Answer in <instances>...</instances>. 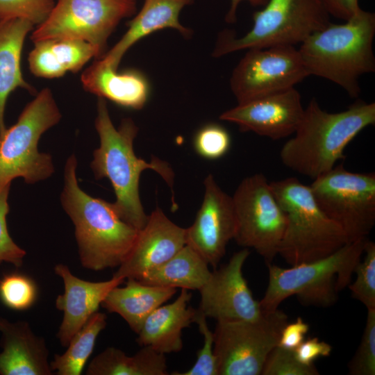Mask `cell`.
<instances>
[{"label":"cell","mask_w":375,"mask_h":375,"mask_svg":"<svg viewBox=\"0 0 375 375\" xmlns=\"http://www.w3.org/2000/svg\"><path fill=\"white\" fill-rule=\"evenodd\" d=\"M95 128L100 146L93 152L91 168L97 179L107 178L114 189L115 210L122 220L137 230L146 224L144 212L139 194L141 173L147 169L156 172L172 188L174 172L169 165L156 157L147 162L136 156L133 141L138 128L131 118L123 119L116 128L109 115L105 99L99 97Z\"/></svg>","instance_id":"1"},{"label":"cell","mask_w":375,"mask_h":375,"mask_svg":"<svg viewBox=\"0 0 375 375\" xmlns=\"http://www.w3.org/2000/svg\"><path fill=\"white\" fill-rule=\"evenodd\" d=\"M76 167V158L72 155L65 165L60 201L74 225L81 263L93 271L119 267L139 231L121 219L113 203L91 197L79 187Z\"/></svg>","instance_id":"2"},{"label":"cell","mask_w":375,"mask_h":375,"mask_svg":"<svg viewBox=\"0 0 375 375\" xmlns=\"http://www.w3.org/2000/svg\"><path fill=\"white\" fill-rule=\"evenodd\" d=\"M375 124V103L358 101L347 110L328 112L315 99L304 109L303 118L281 148L283 164L294 172L315 179L345 158L344 151L364 128Z\"/></svg>","instance_id":"3"},{"label":"cell","mask_w":375,"mask_h":375,"mask_svg":"<svg viewBox=\"0 0 375 375\" xmlns=\"http://www.w3.org/2000/svg\"><path fill=\"white\" fill-rule=\"evenodd\" d=\"M375 14L360 9L345 23H330L298 49L308 75L327 79L349 97L360 93V77L375 71Z\"/></svg>","instance_id":"4"},{"label":"cell","mask_w":375,"mask_h":375,"mask_svg":"<svg viewBox=\"0 0 375 375\" xmlns=\"http://www.w3.org/2000/svg\"><path fill=\"white\" fill-rule=\"evenodd\" d=\"M367 238L346 243L322 258L283 268L267 263L269 283L259 304L262 312L278 308L285 299L296 295L306 305L328 307L337 294L351 283Z\"/></svg>","instance_id":"5"},{"label":"cell","mask_w":375,"mask_h":375,"mask_svg":"<svg viewBox=\"0 0 375 375\" xmlns=\"http://www.w3.org/2000/svg\"><path fill=\"white\" fill-rule=\"evenodd\" d=\"M269 184L285 216L278 254L288 264L322 258L349 242L343 230L320 208L310 186L294 177Z\"/></svg>","instance_id":"6"},{"label":"cell","mask_w":375,"mask_h":375,"mask_svg":"<svg viewBox=\"0 0 375 375\" xmlns=\"http://www.w3.org/2000/svg\"><path fill=\"white\" fill-rule=\"evenodd\" d=\"M321 0H268L253 15V26L242 37L228 30L218 36L212 55L219 57L243 49L301 44L330 23Z\"/></svg>","instance_id":"7"},{"label":"cell","mask_w":375,"mask_h":375,"mask_svg":"<svg viewBox=\"0 0 375 375\" xmlns=\"http://www.w3.org/2000/svg\"><path fill=\"white\" fill-rule=\"evenodd\" d=\"M61 113L49 88L37 94L17 122L0 135V189L19 177L33 184L54 172L51 155L38 149L42 135L56 125Z\"/></svg>","instance_id":"8"},{"label":"cell","mask_w":375,"mask_h":375,"mask_svg":"<svg viewBox=\"0 0 375 375\" xmlns=\"http://www.w3.org/2000/svg\"><path fill=\"white\" fill-rule=\"evenodd\" d=\"M288 322L277 308L252 321L217 322L213 351L217 375H260Z\"/></svg>","instance_id":"9"},{"label":"cell","mask_w":375,"mask_h":375,"mask_svg":"<svg viewBox=\"0 0 375 375\" xmlns=\"http://www.w3.org/2000/svg\"><path fill=\"white\" fill-rule=\"evenodd\" d=\"M323 212L344 232L349 242L367 238L375 224V174L354 173L343 165L310 185Z\"/></svg>","instance_id":"10"},{"label":"cell","mask_w":375,"mask_h":375,"mask_svg":"<svg viewBox=\"0 0 375 375\" xmlns=\"http://www.w3.org/2000/svg\"><path fill=\"white\" fill-rule=\"evenodd\" d=\"M135 10V0H58L31 39L33 42L52 38L82 40L95 47L101 58L119 22Z\"/></svg>","instance_id":"11"},{"label":"cell","mask_w":375,"mask_h":375,"mask_svg":"<svg viewBox=\"0 0 375 375\" xmlns=\"http://www.w3.org/2000/svg\"><path fill=\"white\" fill-rule=\"evenodd\" d=\"M235 215L234 240L252 248L266 263L278 253L285 228V216L262 174L244 178L232 197Z\"/></svg>","instance_id":"12"},{"label":"cell","mask_w":375,"mask_h":375,"mask_svg":"<svg viewBox=\"0 0 375 375\" xmlns=\"http://www.w3.org/2000/svg\"><path fill=\"white\" fill-rule=\"evenodd\" d=\"M233 69L230 85L238 103L294 88L308 76L294 46L251 49Z\"/></svg>","instance_id":"13"},{"label":"cell","mask_w":375,"mask_h":375,"mask_svg":"<svg viewBox=\"0 0 375 375\" xmlns=\"http://www.w3.org/2000/svg\"><path fill=\"white\" fill-rule=\"evenodd\" d=\"M248 249L235 253L222 267L211 272L199 290L201 301L197 308L206 318L221 321H252L262 314L259 301L253 297L242 274L249 256Z\"/></svg>","instance_id":"14"},{"label":"cell","mask_w":375,"mask_h":375,"mask_svg":"<svg viewBox=\"0 0 375 375\" xmlns=\"http://www.w3.org/2000/svg\"><path fill=\"white\" fill-rule=\"evenodd\" d=\"M204 187L201 208L186 228V244L215 268L234 238L235 215L232 197L220 188L212 174L205 178Z\"/></svg>","instance_id":"15"},{"label":"cell","mask_w":375,"mask_h":375,"mask_svg":"<svg viewBox=\"0 0 375 375\" xmlns=\"http://www.w3.org/2000/svg\"><path fill=\"white\" fill-rule=\"evenodd\" d=\"M304 109L299 92L292 88L238 103L222 113L219 118L236 124L242 131L280 140L294 133Z\"/></svg>","instance_id":"16"},{"label":"cell","mask_w":375,"mask_h":375,"mask_svg":"<svg viewBox=\"0 0 375 375\" xmlns=\"http://www.w3.org/2000/svg\"><path fill=\"white\" fill-rule=\"evenodd\" d=\"M186 244V228L172 222L157 208L138 231L129 253L112 276L136 280L162 264Z\"/></svg>","instance_id":"17"},{"label":"cell","mask_w":375,"mask_h":375,"mask_svg":"<svg viewBox=\"0 0 375 375\" xmlns=\"http://www.w3.org/2000/svg\"><path fill=\"white\" fill-rule=\"evenodd\" d=\"M54 272L64 285L63 293L56 299V307L63 313L57 338L66 347L72 338L98 311L108 293L124 279L112 276L110 280L99 282L83 280L74 276L64 264L56 265Z\"/></svg>","instance_id":"18"},{"label":"cell","mask_w":375,"mask_h":375,"mask_svg":"<svg viewBox=\"0 0 375 375\" xmlns=\"http://www.w3.org/2000/svg\"><path fill=\"white\" fill-rule=\"evenodd\" d=\"M0 375H51L45 340L26 321L0 317Z\"/></svg>","instance_id":"19"},{"label":"cell","mask_w":375,"mask_h":375,"mask_svg":"<svg viewBox=\"0 0 375 375\" xmlns=\"http://www.w3.org/2000/svg\"><path fill=\"white\" fill-rule=\"evenodd\" d=\"M192 294L181 289L172 303L162 305L144 320L138 333L139 345L148 346L162 354L183 349V330L194 323L196 309L188 306Z\"/></svg>","instance_id":"20"},{"label":"cell","mask_w":375,"mask_h":375,"mask_svg":"<svg viewBox=\"0 0 375 375\" xmlns=\"http://www.w3.org/2000/svg\"><path fill=\"white\" fill-rule=\"evenodd\" d=\"M81 80L86 91L135 110L144 107L149 94V84L143 73L136 69L118 73L101 58L83 72Z\"/></svg>","instance_id":"21"},{"label":"cell","mask_w":375,"mask_h":375,"mask_svg":"<svg viewBox=\"0 0 375 375\" xmlns=\"http://www.w3.org/2000/svg\"><path fill=\"white\" fill-rule=\"evenodd\" d=\"M194 0H145L138 14L128 22V29L120 40L102 57L99 58L111 68L117 70L128 49L141 38L165 28L176 29L184 37L192 31L179 22V14Z\"/></svg>","instance_id":"22"},{"label":"cell","mask_w":375,"mask_h":375,"mask_svg":"<svg viewBox=\"0 0 375 375\" xmlns=\"http://www.w3.org/2000/svg\"><path fill=\"white\" fill-rule=\"evenodd\" d=\"M33 43L28 60L30 71L38 77L53 78L77 72L92 58H99L97 48L82 40L52 38Z\"/></svg>","instance_id":"23"},{"label":"cell","mask_w":375,"mask_h":375,"mask_svg":"<svg viewBox=\"0 0 375 375\" xmlns=\"http://www.w3.org/2000/svg\"><path fill=\"white\" fill-rule=\"evenodd\" d=\"M124 287L113 288L101 303L110 312L120 315L138 333L146 318L176 292V288L151 285L126 278Z\"/></svg>","instance_id":"24"},{"label":"cell","mask_w":375,"mask_h":375,"mask_svg":"<svg viewBox=\"0 0 375 375\" xmlns=\"http://www.w3.org/2000/svg\"><path fill=\"white\" fill-rule=\"evenodd\" d=\"M33 26L24 19L0 21V135L6 130L4 110L9 94L18 88L34 92L23 78L20 62L24 40Z\"/></svg>","instance_id":"25"},{"label":"cell","mask_w":375,"mask_h":375,"mask_svg":"<svg viewBox=\"0 0 375 375\" xmlns=\"http://www.w3.org/2000/svg\"><path fill=\"white\" fill-rule=\"evenodd\" d=\"M208 265L195 250L185 244L169 260L137 281L151 285L199 290L211 274Z\"/></svg>","instance_id":"26"},{"label":"cell","mask_w":375,"mask_h":375,"mask_svg":"<svg viewBox=\"0 0 375 375\" xmlns=\"http://www.w3.org/2000/svg\"><path fill=\"white\" fill-rule=\"evenodd\" d=\"M88 375H167L165 354L143 346L133 356L115 347H108L88 366Z\"/></svg>","instance_id":"27"},{"label":"cell","mask_w":375,"mask_h":375,"mask_svg":"<svg viewBox=\"0 0 375 375\" xmlns=\"http://www.w3.org/2000/svg\"><path fill=\"white\" fill-rule=\"evenodd\" d=\"M105 313L96 312L72 338L67 350L56 354L50 362L53 372L58 375H80L92 354L99 333L106 326Z\"/></svg>","instance_id":"28"},{"label":"cell","mask_w":375,"mask_h":375,"mask_svg":"<svg viewBox=\"0 0 375 375\" xmlns=\"http://www.w3.org/2000/svg\"><path fill=\"white\" fill-rule=\"evenodd\" d=\"M38 289L35 281L21 272H11L0 278V301L7 308L23 311L35 303Z\"/></svg>","instance_id":"29"},{"label":"cell","mask_w":375,"mask_h":375,"mask_svg":"<svg viewBox=\"0 0 375 375\" xmlns=\"http://www.w3.org/2000/svg\"><path fill=\"white\" fill-rule=\"evenodd\" d=\"M362 261L356 266V280L348 287L353 298L360 301L367 310L375 309V244L367 240Z\"/></svg>","instance_id":"30"},{"label":"cell","mask_w":375,"mask_h":375,"mask_svg":"<svg viewBox=\"0 0 375 375\" xmlns=\"http://www.w3.org/2000/svg\"><path fill=\"white\" fill-rule=\"evenodd\" d=\"M54 0H0V21L24 19L40 25L48 17Z\"/></svg>","instance_id":"31"},{"label":"cell","mask_w":375,"mask_h":375,"mask_svg":"<svg viewBox=\"0 0 375 375\" xmlns=\"http://www.w3.org/2000/svg\"><path fill=\"white\" fill-rule=\"evenodd\" d=\"M348 368L351 375L375 374V309L367 310L360 343Z\"/></svg>","instance_id":"32"},{"label":"cell","mask_w":375,"mask_h":375,"mask_svg":"<svg viewBox=\"0 0 375 375\" xmlns=\"http://www.w3.org/2000/svg\"><path fill=\"white\" fill-rule=\"evenodd\" d=\"M206 317L196 309L194 323L203 338L202 347L197 352L194 364L183 372H174L172 375H217L216 358L214 354V335L209 328Z\"/></svg>","instance_id":"33"},{"label":"cell","mask_w":375,"mask_h":375,"mask_svg":"<svg viewBox=\"0 0 375 375\" xmlns=\"http://www.w3.org/2000/svg\"><path fill=\"white\" fill-rule=\"evenodd\" d=\"M262 375H318L314 364L304 365L296 358L294 351L279 346L275 347L269 354Z\"/></svg>","instance_id":"34"},{"label":"cell","mask_w":375,"mask_h":375,"mask_svg":"<svg viewBox=\"0 0 375 375\" xmlns=\"http://www.w3.org/2000/svg\"><path fill=\"white\" fill-rule=\"evenodd\" d=\"M231 138L227 131L217 124L201 128L195 135L194 147L199 155L210 160L222 157L228 151Z\"/></svg>","instance_id":"35"},{"label":"cell","mask_w":375,"mask_h":375,"mask_svg":"<svg viewBox=\"0 0 375 375\" xmlns=\"http://www.w3.org/2000/svg\"><path fill=\"white\" fill-rule=\"evenodd\" d=\"M10 185L0 189V264L6 262L20 267L26 253L10 237L6 222L9 212L8 201Z\"/></svg>","instance_id":"36"},{"label":"cell","mask_w":375,"mask_h":375,"mask_svg":"<svg viewBox=\"0 0 375 375\" xmlns=\"http://www.w3.org/2000/svg\"><path fill=\"white\" fill-rule=\"evenodd\" d=\"M297 359L304 365H312L315 360L328 357L332 351L331 346L317 338H310L294 350Z\"/></svg>","instance_id":"37"},{"label":"cell","mask_w":375,"mask_h":375,"mask_svg":"<svg viewBox=\"0 0 375 375\" xmlns=\"http://www.w3.org/2000/svg\"><path fill=\"white\" fill-rule=\"evenodd\" d=\"M309 325L300 317L283 328L278 346L291 350L296 349L304 340Z\"/></svg>","instance_id":"38"},{"label":"cell","mask_w":375,"mask_h":375,"mask_svg":"<svg viewBox=\"0 0 375 375\" xmlns=\"http://www.w3.org/2000/svg\"><path fill=\"white\" fill-rule=\"evenodd\" d=\"M330 15L347 21L351 17L360 7L358 0H321Z\"/></svg>","instance_id":"39"},{"label":"cell","mask_w":375,"mask_h":375,"mask_svg":"<svg viewBox=\"0 0 375 375\" xmlns=\"http://www.w3.org/2000/svg\"><path fill=\"white\" fill-rule=\"evenodd\" d=\"M243 0H231V8L226 16V21L233 23L236 21V10L239 3ZM253 6H265L268 0H246Z\"/></svg>","instance_id":"40"}]
</instances>
